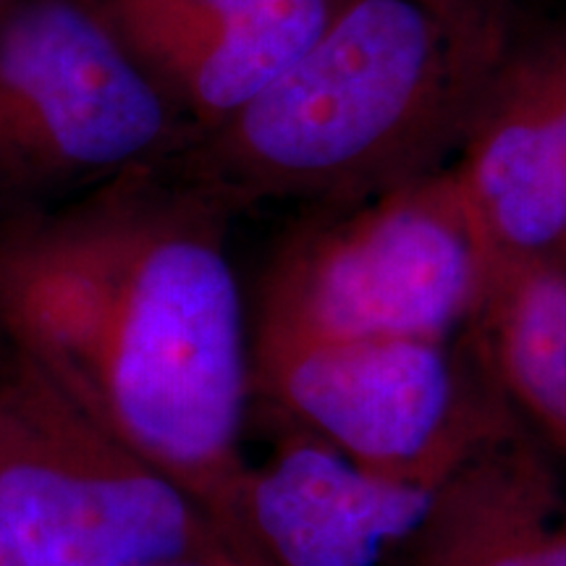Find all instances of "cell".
<instances>
[{"mask_svg":"<svg viewBox=\"0 0 566 566\" xmlns=\"http://www.w3.org/2000/svg\"><path fill=\"white\" fill-rule=\"evenodd\" d=\"M221 208L122 197L0 223V325L237 546L250 325Z\"/></svg>","mask_w":566,"mask_h":566,"instance_id":"1","label":"cell"},{"mask_svg":"<svg viewBox=\"0 0 566 566\" xmlns=\"http://www.w3.org/2000/svg\"><path fill=\"white\" fill-rule=\"evenodd\" d=\"M516 45L504 0H342L281 80L212 126V197L344 208L441 171Z\"/></svg>","mask_w":566,"mask_h":566,"instance_id":"2","label":"cell"},{"mask_svg":"<svg viewBox=\"0 0 566 566\" xmlns=\"http://www.w3.org/2000/svg\"><path fill=\"white\" fill-rule=\"evenodd\" d=\"M0 525L27 566L247 562L200 501L118 441L3 325Z\"/></svg>","mask_w":566,"mask_h":566,"instance_id":"3","label":"cell"},{"mask_svg":"<svg viewBox=\"0 0 566 566\" xmlns=\"http://www.w3.org/2000/svg\"><path fill=\"white\" fill-rule=\"evenodd\" d=\"M485 294V263L454 171L344 205L268 268L250 349L454 338Z\"/></svg>","mask_w":566,"mask_h":566,"instance_id":"4","label":"cell"},{"mask_svg":"<svg viewBox=\"0 0 566 566\" xmlns=\"http://www.w3.org/2000/svg\"><path fill=\"white\" fill-rule=\"evenodd\" d=\"M378 475L441 485L514 420L467 334L250 349V407Z\"/></svg>","mask_w":566,"mask_h":566,"instance_id":"5","label":"cell"},{"mask_svg":"<svg viewBox=\"0 0 566 566\" xmlns=\"http://www.w3.org/2000/svg\"><path fill=\"white\" fill-rule=\"evenodd\" d=\"M0 103L63 174L132 166L168 134L150 71L71 0H21L0 17Z\"/></svg>","mask_w":566,"mask_h":566,"instance_id":"6","label":"cell"},{"mask_svg":"<svg viewBox=\"0 0 566 566\" xmlns=\"http://www.w3.org/2000/svg\"><path fill=\"white\" fill-rule=\"evenodd\" d=\"M454 160L485 286L520 271H566V24L520 40Z\"/></svg>","mask_w":566,"mask_h":566,"instance_id":"7","label":"cell"},{"mask_svg":"<svg viewBox=\"0 0 566 566\" xmlns=\"http://www.w3.org/2000/svg\"><path fill=\"white\" fill-rule=\"evenodd\" d=\"M436 491L365 470L283 422L263 462L247 459L233 541L252 566H386L420 527Z\"/></svg>","mask_w":566,"mask_h":566,"instance_id":"8","label":"cell"},{"mask_svg":"<svg viewBox=\"0 0 566 566\" xmlns=\"http://www.w3.org/2000/svg\"><path fill=\"white\" fill-rule=\"evenodd\" d=\"M342 0H118L142 66L210 126L263 95L321 38Z\"/></svg>","mask_w":566,"mask_h":566,"instance_id":"9","label":"cell"},{"mask_svg":"<svg viewBox=\"0 0 566 566\" xmlns=\"http://www.w3.org/2000/svg\"><path fill=\"white\" fill-rule=\"evenodd\" d=\"M386 566H566V493L520 417L438 485Z\"/></svg>","mask_w":566,"mask_h":566,"instance_id":"10","label":"cell"},{"mask_svg":"<svg viewBox=\"0 0 566 566\" xmlns=\"http://www.w3.org/2000/svg\"><path fill=\"white\" fill-rule=\"evenodd\" d=\"M467 334L522 424L566 459V271L493 279Z\"/></svg>","mask_w":566,"mask_h":566,"instance_id":"11","label":"cell"},{"mask_svg":"<svg viewBox=\"0 0 566 566\" xmlns=\"http://www.w3.org/2000/svg\"><path fill=\"white\" fill-rule=\"evenodd\" d=\"M137 566H252L237 556H184V558H166V562H150Z\"/></svg>","mask_w":566,"mask_h":566,"instance_id":"12","label":"cell"},{"mask_svg":"<svg viewBox=\"0 0 566 566\" xmlns=\"http://www.w3.org/2000/svg\"><path fill=\"white\" fill-rule=\"evenodd\" d=\"M0 566H27L21 558L17 543L11 541L9 530L0 525Z\"/></svg>","mask_w":566,"mask_h":566,"instance_id":"13","label":"cell"}]
</instances>
